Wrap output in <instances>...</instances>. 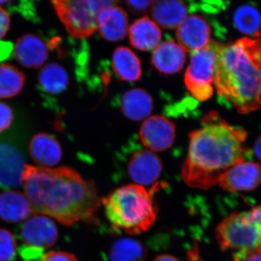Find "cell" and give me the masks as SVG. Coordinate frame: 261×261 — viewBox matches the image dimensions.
Here are the masks:
<instances>
[{
  "label": "cell",
  "mask_w": 261,
  "mask_h": 261,
  "mask_svg": "<svg viewBox=\"0 0 261 261\" xmlns=\"http://www.w3.org/2000/svg\"><path fill=\"white\" fill-rule=\"evenodd\" d=\"M22 186L34 214L47 215L65 226L84 221L95 224L101 199L93 180L73 168L25 164Z\"/></svg>",
  "instance_id": "obj_1"
},
{
  "label": "cell",
  "mask_w": 261,
  "mask_h": 261,
  "mask_svg": "<svg viewBox=\"0 0 261 261\" xmlns=\"http://www.w3.org/2000/svg\"><path fill=\"white\" fill-rule=\"evenodd\" d=\"M247 132L228 124L216 112L204 117L200 128L190 134L181 177L190 187L209 190L233 165L245 161Z\"/></svg>",
  "instance_id": "obj_2"
},
{
  "label": "cell",
  "mask_w": 261,
  "mask_h": 261,
  "mask_svg": "<svg viewBox=\"0 0 261 261\" xmlns=\"http://www.w3.org/2000/svg\"><path fill=\"white\" fill-rule=\"evenodd\" d=\"M214 85L219 97L242 114L261 107V37H244L221 46Z\"/></svg>",
  "instance_id": "obj_3"
},
{
  "label": "cell",
  "mask_w": 261,
  "mask_h": 261,
  "mask_svg": "<svg viewBox=\"0 0 261 261\" xmlns=\"http://www.w3.org/2000/svg\"><path fill=\"white\" fill-rule=\"evenodd\" d=\"M152 189L149 192L145 187L130 184L118 187L101 199V205L112 227L129 235L145 232L157 218Z\"/></svg>",
  "instance_id": "obj_4"
},
{
  "label": "cell",
  "mask_w": 261,
  "mask_h": 261,
  "mask_svg": "<svg viewBox=\"0 0 261 261\" xmlns=\"http://www.w3.org/2000/svg\"><path fill=\"white\" fill-rule=\"evenodd\" d=\"M215 235L220 249L231 252L234 261L261 250V224L249 219L247 213H232L225 218Z\"/></svg>",
  "instance_id": "obj_5"
},
{
  "label": "cell",
  "mask_w": 261,
  "mask_h": 261,
  "mask_svg": "<svg viewBox=\"0 0 261 261\" xmlns=\"http://www.w3.org/2000/svg\"><path fill=\"white\" fill-rule=\"evenodd\" d=\"M51 4L68 34L75 39H85L97 31L99 12L116 3L107 0H58Z\"/></svg>",
  "instance_id": "obj_6"
},
{
  "label": "cell",
  "mask_w": 261,
  "mask_h": 261,
  "mask_svg": "<svg viewBox=\"0 0 261 261\" xmlns=\"http://www.w3.org/2000/svg\"><path fill=\"white\" fill-rule=\"evenodd\" d=\"M221 46L216 41H211L205 47L192 53L185 82L192 97L197 100H207L214 94L215 68Z\"/></svg>",
  "instance_id": "obj_7"
},
{
  "label": "cell",
  "mask_w": 261,
  "mask_h": 261,
  "mask_svg": "<svg viewBox=\"0 0 261 261\" xmlns=\"http://www.w3.org/2000/svg\"><path fill=\"white\" fill-rule=\"evenodd\" d=\"M261 183V166L251 161L233 165L220 176L218 185L231 192H250Z\"/></svg>",
  "instance_id": "obj_8"
},
{
  "label": "cell",
  "mask_w": 261,
  "mask_h": 261,
  "mask_svg": "<svg viewBox=\"0 0 261 261\" xmlns=\"http://www.w3.org/2000/svg\"><path fill=\"white\" fill-rule=\"evenodd\" d=\"M176 128L172 122L163 116H154L147 118L141 126V142L148 150L163 152L173 145Z\"/></svg>",
  "instance_id": "obj_9"
},
{
  "label": "cell",
  "mask_w": 261,
  "mask_h": 261,
  "mask_svg": "<svg viewBox=\"0 0 261 261\" xmlns=\"http://www.w3.org/2000/svg\"><path fill=\"white\" fill-rule=\"evenodd\" d=\"M20 234L25 246L44 250L56 243L58 230L53 220L47 216L34 215L24 223Z\"/></svg>",
  "instance_id": "obj_10"
},
{
  "label": "cell",
  "mask_w": 261,
  "mask_h": 261,
  "mask_svg": "<svg viewBox=\"0 0 261 261\" xmlns=\"http://www.w3.org/2000/svg\"><path fill=\"white\" fill-rule=\"evenodd\" d=\"M162 171L161 159L148 149L135 152L128 164V176L136 185L142 187L157 185Z\"/></svg>",
  "instance_id": "obj_11"
},
{
  "label": "cell",
  "mask_w": 261,
  "mask_h": 261,
  "mask_svg": "<svg viewBox=\"0 0 261 261\" xmlns=\"http://www.w3.org/2000/svg\"><path fill=\"white\" fill-rule=\"evenodd\" d=\"M211 28L205 18L197 15L187 17L176 30L178 44L185 51L205 47L211 42Z\"/></svg>",
  "instance_id": "obj_12"
},
{
  "label": "cell",
  "mask_w": 261,
  "mask_h": 261,
  "mask_svg": "<svg viewBox=\"0 0 261 261\" xmlns=\"http://www.w3.org/2000/svg\"><path fill=\"white\" fill-rule=\"evenodd\" d=\"M25 158L19 149L8 143H0V187L22 186Z\"/></svg>",
  "instance_id": "obj_13"
},
{
  "label": "cell",
  "mask_w": 261,
  "mask_h": 261,
  "mask_svg": "<svg viewBox=\"0 0 261 261\" xmlns=\"http://www.w3.org/2000/svg\"><path fill=\"white\" fill-rule=\"evenodd\" d=\"M13 54L17 61L25 68H39L47 60L49 47L39 36L27 34L19 38L13 47Z\"/></svg>",
  "instance_id": "obj_14"
},
{
  "label": "cell",
  "mask_w": 261,
  "mask_h": 261,
  "mask_svg": "<svg viewBox=\"0 0 261 261\" xmlns=\"http://www.w3.org/2000/svg\"><path fill=\"white\" fill-rule=\"evenodd\" d=\"M151 61L160 73L173 74L184 68L186 61V51L174 41H166L154 49Z\"/></svg>",
  "instance_id": "obj_15"
},
{
  "label": "cell",
  "mask_w": 261,
  "mask_h": 261,
  "mask_svg": "<svg viewBox=\"0 0 261 261\" xmlns=\"http://www.w3.org/2000/svg\"><path fill=\"white\" fill-rule=\"evenodd\" d=\"M128 20L126 12L120 7H109L99 12L97 29L103 39L109 42H117L126 37Z\"/></svg>",
  "instance_id": "obj_16"
},
{
  "label": "cell",
  "mask_w": 261,
  "mask_h": 261,
  "mask_svg": "<svg viewBox=\"0 0 261 261\" xmlns=\"http://www.w3.org/2000/svg\"><path fill=\"white\" fill-rule=\"evenodd\" d=\"M31 157L40 167L56 166L61 162L63 149L61 144L53 136L40 133L34 136L29 144Z\"/></svg>",
  "instance_id": "obj_17"
},
{
  "label": "cell",
  "mask_w": 261,
  "mask_h": 261,
  "mask_svg": "<svg viewBox=\"0 0 261 261\" xmlns=\"http://www.w3.org/2000/svg\"><path fill=\"white\" fill-rule=\"evenodd\" d=\"M128 37L133 47L141 51H149L159 45L162 33L153 20L145 16L136 20L130 25Z\"/></svg>",
  "instance_id": "obj_18"
},
{
  "label": "cell",
  "mask_w": 261,
  "mask_h": 261,
  "mask_svg": "<svg viewBox=\"0 0 261 261\" xmlns=\"http://www.w3.org/2000/svg\"><path fill=\"white\" fill-rule=\"evenodd\" d=\"M188 10L185 2L154 1L151 15L157 25L166 29H177L187 18Z\"/></svg>",
  "instance_id": "obj_19"
},
{
  "label": "cell",
  "mask_w": 261,
  "mask_h": 261,
  "mask_svg": "<svg viewBox=\"0 0 261 261\" xmlns=\"http://www.w3.org/2000/svg\"><path fill=\"white\" fill-rule=\"evenodd\" d=\"M34 214L30 202L21 192L7 191L0 194V218L8 223H18Z\"/></svg>",
  "instance_id": "obj_20"
},
{
  "label": "cell",
  "mask_w": 261,
  "mask_h": 261,
  "mask_svg": "<svg viewBox=\"0 0 261 261\" xmlns=\"http://www.w3.org/2000/svg\"><path fill=\"white\" fill-rule=\"evenodd\" d=\"M153 108L151 96L142 89H134L123 94L121 109L123 114L132 120L139 121L150 115Z\"/></svg>",
  "instance_id": "obj_21"
},
{
  "label": "cell",
  "mask_w": 261,
  "mask_h": 261,
  "mask_svg": "<svg viewBox=\"0 0 261 261\" xmlns=\"http://www.w3.org/2000/svg\"><path fill=\"white\" fill-rule=\"evenodd\" d=\"M113 71L125 82H136L142 75V67L138 57L129 48H116L112 60Z\"/></svg>",
  "instance_id": "obj_22"
},
{
  "label": "cell",
  "mask_w": 261,
  "mask_h": 261,
  "mask_svg": "<svg viewBox=\"0 0 261 261\" xmlns=\"http://www.w3.org/2000/svg\"><path fill=\"white\" fill-rule=\"evenodd\" d=\"M38 82L42 91L49 94H60L68 87L69 77L63 66L58 63L46 65L39 72Z\"/></svg>",
  "instance_id": "obj_23"
},
{
  "label": "cell",
  "mask_w": 261,
  "mask_h": 261,
  "mask_svg": "<svg viewBox=\"0 0 261 261\" xmlns=\"http://www.w3.org/2000/svg\"><path fill=\"white\" fill-rule=\"evenodd\" d=\"M147 250L138 240L132 238L117 240L111 247L110 261H145Z\"/></svg>",
  "instance_id": "obj_24"
},
{
  "label": "cell",
  "mask_w": 261,
  "mask_h": 261,
  "mask_svg": "<svg viewBox=\"0 0 261 261\" xmlns=\"http://www.w3.org/2000/svg\"><path fill=\"white\" fill-rule=\"evenodd\" d=\"M25 75L9 63L0 65V98L8 99L18 95L24 87Z\"/></svg>",
  "instance_id": "obj_25"
},
{
  "label": "cell",
  "mask_w": 261,
  "mask_h": 261,
  "mask_svg": "<svg viewBox=\"0 0 261 261\" xmlns=\"http://www.w3.org/2000/svg\"><path fill=\"white\" fill-rule=\"evenodd\" d=\"M233 24L240 32L250 38L261 37L260 13L252 5L239 7L233 15Z\"/></svg>",
  "instance_id": "obj_26"
},
{
  "label": "cell",
  "mask_w": 261,
  "mask_h": 261,
  "mask_svg": "<svg viewBox=\"0 0 261 261\" xmlns=\"http://www.w3.org/2000/svg\"><path fill=\"white\" fill-rule=\"evenodd\" d=\"M16 252L17 244L13 233L0 229V261H13Z\"/></svg>",
  "instance_id": "obj_27"
},
{
  "label": "cell",
  "mask_w": 261,
  "mask_h": 261,
  "mask_svg": "<svg viewBox=\"0 0 261 261\" xmlns=\"http://www.w3.org/2000/svg\"><path fill=\"white\" fill-rule=\"evenodd\" d=\"M0 7L8 8L10 11L18 12L25 18L29 20H36L35 7L33 2L30 1H0Z\"/></svg>",
  "instance_id": "obj_28"
},
{
  "label": "cell",
  "mask_w": 261,
  "mask_h": 261,
  "mask_svg": "<svg viewBox=\"0 0 261 261\" xmlns=\"http://www.w3.org/2000/svg\"><path fill=\"white\" fill-rule=\"evenodd\" d=\"M13 112L9 106L0 102V133L9 128L13 121Z\"/></svg>",
  "instance_id": "obj_29"
},
{
  "label": "cell",
  "mask_w": 261,
  "mask_h": 261,
  "mask_svg": "<svg viewBox=\"0 0 261 261\" xmlns=\"http://www.w3.org/2000/svg\"><path fill=\"white\" fill-rule=\"evenodd\" d=\"M40 261H80L73 254L63 251H49Z\"/></svg>",
  "instance_id": "obj_30"
},
{
  "label": "cell",
  "mask_w": 261,
  "mask_h": 261,
  "mask_svg": "<svg viewBox=\"0 0 261 261\" xmlns=\"http://www.w3.org/2000/svg\"><path fill=\"white\" fill-rule=\"evenodd\" d=\"M43 250L36 247L25 246L20 249V254L25 260L40 261L44 255H42Z\"/></svg>",
  "instance_id": "obj_31"
},
{
  "label": "cell",
  "mask_w": 261,
  "mask_h": 261,
  "mask_svg": "<svg viewBox=\"0 0 261 261\" xmlns=\"http://www.w3.org/2000/svg\"><path fill=\"white\" fill-rule=\"evenodd\" d=\"M154 1H127L126 4L132 11L135 13H143L152 7Z\"/></svg>",
  "instance_id": "obj_32"
},
{
  "label": "cell",
  "mask_w": 261,
  "mask_h": 261,
  "mask_svg": "<svg viewBox=\"0 0 261 261\" xmlns=\"http://www.w3.org/2000/svg\"><path fill=\"white\" fill-rule=\"evenodd\" d=\"M10 20L6 10L0 7V39L5 37L10 29Z\"/></svg>",
  "instance_id": "obj_33"
},
{
  "label": "cell",
  "mask_w": 261,
  "mask_h": 261,
  "mask_svg": "<svg viewBox=\"0 0 261 261\" xmlns=\"http://www.w3.org/2000/svg\"><path fill=\"white\" fill-rule=\"evenodd\" d=\"M14 46L12 43L0 41V62L8 59L13 53Z\"/></svg>",
  "instance_id": "obj_34"
},
{
  "label": "cell",
  "mask_w": 261,
  "mask_h": 261,
  "mask_svg": "<svg viewBox=\"0 0 261 261\" xmlns=\"http://www.w3.org/2000/svg\"><path fill=\"white\" fill-rule=\"evenodd\" d=\"M249 219L261 224V205L257 206L250 212L247 213Z\"/></svg>",
  "instance_id": "obj_35"
},
{
  "label": "cell",
  "mask_w": 261,
  "mask_h": 261,
  "mask_svg": "<svg viewBox=\"0 0 261 261\" xmlns=\"http://www.w3.org/2000/svg\"><path fill=\"white\" fill-rule=\"evenodd\" d=\"M254 152L257 159L261 161V136L255 141L254 145Z\"/></svg>",
  "instance_id": "obj_36"
},
{
  "label": "cell",
  "mask_w": 261,
  "mask_h": 261,
  "mask_svg": "<svg viewBox=\"0 0 261 261\" xmlns=\"http://www.w3.org/2000/svg\"><path fill=\"white\" fill-rule=\"evenodd\" d=\"M242 261H261V250L252 252L250 255L245 257Z\"/></svg>",
  "instance_id": "obj_37"
},
{
  "label": "cell",
  "mask_w": 261,
  "mask_h": 261,
  "mask_svg": "<svg viewBox=\"0 0 261 261\" xmlns=\"http://www.w3.org/2000/svg\"><path fill=\"white\" fill-rule=\"evenodd\" d=\"M153 261H179L176 257L168 254H163V255H158Z\"/></svg>",
  "instance_id": "obj_38"
}]
</instances>
